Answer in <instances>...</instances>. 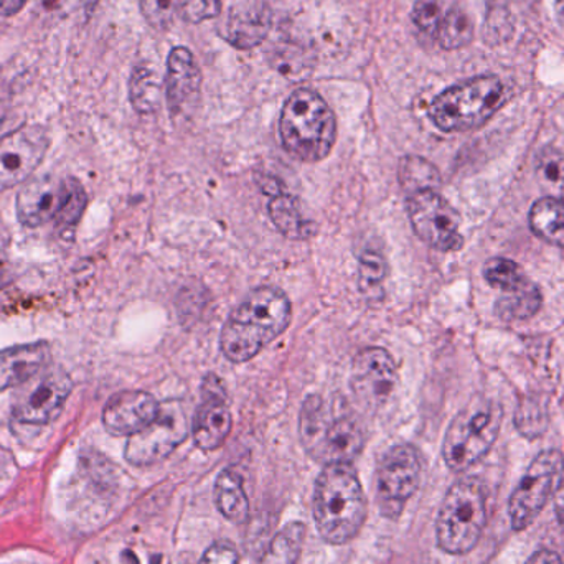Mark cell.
<instances>
[{"label": "cell", "mask_w": 564, "mask_h": 564, "mask_svg": "<svg viewBox=\"0 0 564 564\" xmlns=\"http://www.w3.org/2000/svg\"><path fill=\"white\" fill-rule=\"evenodd\" d=\"M299 436L305 453L324 464H351L365 446L358 417L340 401L312 394L302 404Z\"/></svg>", "instance_id": "7a4b0ae2"}, {"label": "cell", "mask_w": 564, "mask_h": 564, "mask_svg": "<svg viewBox=\"0 0 564 564\" xmlns=\"http://www.w3.org/2000/svg\"><path fill=\"white\" fill-rule=\"evenodd\" d=\"M525 564H563V560L558 553L552 552V550H540V552L533 553Z\"/></svg>", "instance_id": "8d00e7d4"}, {"label": "cell", "mask_w": 564, "mask_h": 564, "mask_svg": "<svg viewBox=\"0 0 564 564\" xmlns=\"http://www.w3.org/2000/svg\"><path fill=\"white\" fill-rule=\"evenodd\" d=\"M314 520L318 535L330 545H345L367 520V497L351 464L325 466L315 480Z\"/></svg>", "instance_id": "3957f363"}, {"label": "cell", "mask_w": 564, "mask_h": 564, "mask_svg": "<svg viewBox=\"0 0 564 564\" xmlns=\"http://www.w3.org/2000/svg\"><path fill=\"white\" fill-rule=\"evenodd\" d=\"M139 6L149 25L165 30L174 23L175 17L181 15L184 0H139Z\"/></svg>", "instance_id": "1f68e13d"}, {"label": "cell", "mask_w": 564, "mask_h": 564, "mask_svg": "<svg viewBox=\"0 0 564 564\" xmlns=\"http://www.w3.org/2000/svg\"><path fill=\"white\" fill-rule=\"evenodd\" d=\"M161 404L148 391L129 390L109 398L102 424L112 436H132L158 417Z\"/></svg>", "instance_id": "ac0fdd59"}, {"label": "cell", "mask_w": 564, "mask_h": 564, "mask_svg": "<svg viewBox=\"0 0 564 564\" xmlns=\"http://www.w3.org/2000/svg\"><path fill=\"white\" fill-rule=\"evenodd\" d=\"M540 187L550 198L564 202V154L556 149L540 152L535 164Z\"/></svg>", "instance_id": "f1b7e54d"}, {"label": "cell", "mask_w": 564, "mask_h": 564, "mask_svg": "<svg viewBox=\"0 0 564 564\" xmlns=\"http://www.w3.org/2000/svg\"><path fill=\"white\" fill-rule=\"evenodd\" d=\"M517 426H519L520 433L530 437V440L542 436L546 427L545 411L540 410L539 404H523L522 410L519 411V416H517Z\"/></svg>", "instance_id": "836d02e7"}, {"label": "cell", "mask_w": 564, "mask_h": 564, "mask_svg": "<svg viewBox=\"0 0 564 564\" xmlns=\"http://www.w3.org/2000/svg\"><path fill=\"white\" fill-rule=\"evenodd\" d=\"M48 148V132L42 126H20L7 132L0 139V192L25 184Z\"/></svg>", "instance_id": "5bb4252c"}, {"label": "cell", "mask_w": 564, "mask_h": 564, "mask_svg": "<svg viewBox=\"0 0 564 564\" xmlns=\"http://www.w3.org/2000/svg\"><path fill=\"white\" fill-rule=\"evenodd\" d=\"M215 502L225 519L241 525L250 517V500L245 490L243 479L234 469L221 470L215 484Z\"/></svg>", "instance_id": "44dd1931"}, {"label": "cell", "mask_w": 564, "mask_h": 564, "mask_svg": "<svg viewBox=\"0 0 564 564\" xmlns=\"http://www.w3.org/2000/svg\"><path fill=\"white\" fill-rule=\"evenodd\" d=\"M436 36L444 50H459L469 45L474 39V23L469 13L460 7H453L443 17Z\"/></svg>", "instance_id": "83f0119b"}, {"label": "cell", "mask_w": 564, "mask_h": 564, "mask_svg": "<svg viewBox=\"0 0 564 564\" xmlns=\"http://www.w3.org/2000/svg\"><path fill=\"white\" fill-rule=\"evenodd\" d=\"M162 91H164V86H162L158 73L145 68V66L134 69L131 83H129V98H131L135 111L141 115H151V112L158 111L162 101Z\"/></svg>", "instance_id": "cb8c5ba5"}, {"label": "cell", "mask_w": 564, "mask_h": 564, "mask_svg": "<svg viewBox=\"0 0 564 564\" xmlns=\"http://www.w3.org/2000/svg\"><path fill=\"white\" fill-rule=\"evenodd\" d=\"M555 510L558 522L562 523L564 530V480L560 484L558 490H556Z\"/></svg>", "instance_id": "f35d334b"}, {"label": "cell", "mask_w": 564, "mask_h": 564, "mask_svg": "<svg viewBox=\"0 0 564 564\" xmlns=\"http://www.w3.org/2000/svg\"><path fill=\"white\" fill-rule=\"evenodd\" d=\"M503 408L499 401L477 397L459 411L447 427L443 444L446 466L464 473L489 454L502 427Z\"/></svg>", "instance_id": "ba28073f"}, {"label": "cell", "mask_w": 564, "mask_h": 564, "mask_svg": "<svg viewBox=\"0 0 564 564\" xmlns=\"http://www.w3.org/2000/svg\"><path fill=\"white\" fill-rule=\"evenodd\" d=\"M400 185L408 195L423 191H437L441 175L426 159L410 155L400 162Z\"/></svg>", "instance_id": "484cf974"}, {"label": "cell", "mask_w": 564, "mask_h": 564, "mask_svg": "<svg viewBox=\"0 0 564 564\" xmlns=\"http://www.w3.org/2000/svg\"><path fill=\"white\" fill-rule=\"evenodd\" d=\"M280 134L289 155L314 164L330 154L337 139V121L318 93L295 89L282 108Z\"/></svg>", "instance_id": "277c9868"}, {"label": "cell", "mask_w": 564, "mask_h": 564, "mask_svg": "<svg viewBox=\"0 0 564 564\" xmlns=\"http://www.w3.org/2000/svg\"><path fill=\"white\" fill-rule=\"evenodd\" d=\"M48 344L17 345L0 350V393L32 380L48 365Z\"/></svg>", "instance_id": "ffe728a7"}, {"label": "cell", "mask_w": 564, "mask_h": 564, "mask_svg": "<svg viewBox=\"0 0 564 564\" xmlns=\"http://www.w3.org/2000/svg\"><path fill=\"white\" fill-rule=\"evenodd\" d=\"M397 384V364L384 348L370 347L358 351L351 364L350 387L361 404L380 406L390 398Z\"/></svg>", "instance_id": "9a60e30c"}, {"label": "cell", "mask_w": 564, "mask_h": 564, "mask_svg": "<svg viewBox=\"0 0 564 564\" xmlns=\"http://www.w3.org/2000/svg\"><path fill=\"white\" fill-rule=\"evenodd\" d=\"M274 227L289 240H307L314 235L311 221L302 217L297 202L284 192H276L268 205Z\"/></svg>", "instance_id": "7402d4cb"}, {"label": "cell", "mask_w": 564, "mask_h": 564, "mask_svg": "<svg viewBox=\"0 0 564 564\" xmlns=\"http://www.w3.org/2000/svg\"><path fill=\"white\" fill-rule=\"evenodd\" d=\"M507 99L499 76L467 79L444 89L430 106V118L444 132H466L486 124Z\"/></svg>", "instance_id": "8992f818"}, {"label": "cell", "mask_w": 564, "mask_h": 564, "mask_svg": "<svg viewBox=\"0 0 564 564\" xmlns=\"http://www.w3.org/2000/svg\"><path fill=\"white\" fill-rule=\"evenodd\" d=\"M406 210L414 234L427 247L444 253L463 248L459 214L437 191L408 195Z\"/></svg>", "instance_id": "7c38bea8"}, {"label": "cell", "mask_w": 564, "mask_h": 564, "mask_svg": "<svg viewBox=\"0 0 564 564\" xmlns=\"http://www.w3.org/2000/svg\"><path fill=\"white\" fill-rule=\"evenodd\" d=\"M86 204L88 195L76 178L30 177L17 194V217L23 227H42L53 220L59 230H69L78 224Z\"/></svg>", "instance_id": "52a82bcc"}, {"label": "cell", "mask_w": 564, "mask_h": 564, "mask_svg": "<svg viewBox=\"0 0 564 564\" xmlns=\"http://www.w3.org/2000/svg\"><path fill=\"white\" fill-rule=\"evenodd\" d=\"M423 474L420 454L410 444L391 447L377 469V502L381 516L397 520L416 494Z\"/></svg>", "instance_id": "8fae6325"}, {"label": "cell", "mask_w": 564, "mask_h": 564, "mask_svg": "<svg viewBox=\"0 0 564 564\" xmlns=\"http://www.w3.org/2000/svg\"><path fill=\"white\" fill-rule=\"evenodd\" d=\"M564 457L560 451H543L530 464L509 502L512 529L523 532L539 519L563 482Z\"/></svg>", "instance_id": "9c48e42d"}, {"label": "cell", "mask_w": 564, "mask_h": 564, "mask_svg": "<svg viewBox=\"0 0 564 564\" xmlns=\"http://www.w3.org/2000/svg\"><path fill=\"white\" fill-rule=\"evenodd\" d=\"M533 234L564 250V202L540 198L530 212Z\"/></svg>", "instance_id": "603a6c76"}, {"label": "cell", "mask_w": 564, "mask_h": 564, "mask_svg": "<svg viewBox=\"0 0 564 564\" xmlns=\"http://www.w3.org/2000/svg\"><path fill=\"white\" fill-rule=\"evenodd\" d=\"M45 2V6L48 7V9H56V7L62 6L63 0H43Z\"/></svg>", "instance_id": "b9f144b4"}, {"label": "cell", "mask_w": 564, "mask_h": 564, "mask_svg": "<svg viewBox=\"0 0 564 564\" xmlns=\"http://www.w3.org/2000/svg\"><path fill=\"white\" fill-rule=\"evenodd\" d=\"M191 421L181 401L161 404L158 417L144 430L129 436L126 460L132 466L148 467L167 459L191 434Z\"/></svg>", "instance_id": "30bf717a"}, {"label": "cell", "mask_w": 564, "mask_h": 564, "mask_svg": "<svg viewBox=\"0 0 564 564\" xmlns=\"http://www.w3.org/2000/svg\"><path fill=\"white\" fill-rule=\"evenodd\" d=\"M291 301L273 285L251 291L221 328L220 347L234 364H247L284 334L291 324Z\"/></svg>", "instance_id": "6da1fadb"}, {"label": "cell", "mask_w": 564, "mask_h": 564, "mask_svg": "<svg viewBox=\"0 0 564 564\" xmlns=\"http://www.w3.org/2000/svg\"><path fill=\"white\" fill-rule=\"evenodd\" d=\"M198 564H240L237 546L228 542L214 543L202 556Z\"/></svg>", "instance_id": "d590c367"}, {"label": "cell", "mask_w": 564, "mask_h": 564, "mask_svg": "<svg viewBox=\"0 0 564 564\" xmlns=\"http://www.w3.org/2000/svg\"><path fill=\"white\" fill-rule=\"evenodd\" d=\"M542 307V292L536 285L516 295H503L497 302V314L506 321H525Z\"/></svg>", "instance_id": "f546056e"}, {"label": "cell", "mask_w": 564, "mask_h": 564, "mask_svg": "<svg viewBox=\"0 0 564 564\" xmlns=\"http://www.w3.org/2000/svg\"><path fill=\"white\" fill-rule=\"evenodd\" d=\"M556 17L564 26V0H555Z\"/></svg>", "instance_id": "60d3db41"}, {"label": "cell", "mask_w": 564, "mask_h": 564, "mask_svg": "<svg viewBox=\"0 0 564 564\" xmlns=\"http://www.w3.org/2000/svg\"><path fill=\"white\" fill-rule=\"evenodd\" d=\"M486 525V486L476 477L457 480L437 513V546L447 555H467L479 545Z\"/></svg>", "instance_id": "5b68a950"}, {"label": "cell", "mask_w": 564, "mask_h": 564, "mask_svg": "<svg viewBox=\"0 0 564 564\" xmlns=\"http://www.w3.org/2000/svg\"><path fill=\"white\" fill-rule=\"evenodd\" d=\"M221 0H184L181 15L185 22L202 23L220 15Z\"/></svg>", "instance_id": "e575fe53"}, {"label": "cell", "mask_w": 564, "mask_h": 564, "mask_svg": "<svg viewBox=\"0 0 564 564\" xmlns=\"http://www.w3.org/2000/svg\"><path fill=\"white\" fill-rule=\"evenodd\" d=\"M413 22L426 35H437L443 22L440 0H416L413 7Z\"/></svg>", "instance_id": "d6a6232c"}, {"label": "cell", "mask_w": 564, "mask_h": 564, "mask_svg": "<svg viewBox=\"0 0 564 564\" xmlns=\"http://www.w3.org/2000/svg\"><path fill=\"white\" fill-rule=\"evenodd\" d=\"M9 124H10L9 109H7L6 106L0 105V139H2L3 135L7 134V132H10Z\"/></svg>", "instance_id": "ab89813d"}, {"label": "cell", "mask_w": 564, "mask_h": 564, "mask_svg": "<svg viewBox=\"0 0 564 564\" xmlns=\"http://www.w3.org/2000/svg\"><path fill=\"white\" fill-rule=\"evenodd\" d=\"M484 278L492 288L506 292V295L519 294L533 285V282L523 273L522 268L516 261L507 260V258H492L487 261L486 268H484Z\"/></svg>", "instance_id": "4316f807"}, {"label": "cell", "mask_w": 564, "mask_h": 564, "mask_svg": "<svg viewBox=\"0 0 564 564\" xmlns=\"http://www.w3.org/2000/svg\"><path fill=\"white\" fill-rule=\"evenodd\" d=\"M17 397L13 416L23 424L43 426L62 414L73 390L72 377L62 367H46Z\"/></svg>", "instance_id": "4fadbf2b"}, {"label": "cell", "mask_w": 564, "mask_h": 564, "mask_svg": "<svg viewBox=\"0 0 564 564\" xmlns=\"http://www.w3.org/2000/svg\"><path fill=\"white\" fill-rule=\"evenodd\" d=\"M202 394L204 400L192 421V436L198 449L210 453L224 446L234 420L220 378L208 375L202 383Z\"/></svg>", "instance_id": "2e32d148"}, {"label": "cell", "mask_w": 564, "mask_h": 564, "mask_svg": "<svg viewBox=\"0 0 564 564\" xmlns=\"http://www.w3.org/2000/svg\"><path fill=\"white\" fill-rule=\"evenodd\" d=\"M26 0H0V15H15L17 12L23 9Z\"/></svg>", "instance_id": "74e56055"}, {"label": "cell", "mask_w": 564, "mask_h": 564, "mask_svg": "<svg viewBox=\"0 0 564 564\" xmlns=\"http://www.w3.org/2000/svg\"><path fill=\"white\" fill-rule=\"evenodd\" d=\"M165 99L172 118H188L200 98L202 73L191 50L177 46L167 59Z\"/></svg>", "instance_id": "e0dca14e"}, {"label": "cell", "mask_w": 564, "mask_h": 564, "mask_svg": "<svg viewBox=\"0 0 564 564\" xmlns=\"http://www.w3.org/2000/svg\"><path fill=\"white\" fill-rule=\"evenodd\" d=\"M305 540V525L289 523L271 540L260 564H297Z\"/></svg>", "instance_id": "d4e9b609"}, {"label": "cell", "mask_w": 564, "mask_h": 564, "mask_svg": "<svg viewBox=\"0 0 564 564\" xmlns=\"http://www.w3.org/2000/svg\"><path fill=\"white\" fill-rule=\"evenodd\" d=\"M388 267L384 258L377 251H365L360 258V291L368 297L383 294V281Z\"/></svg>", "instance_id": "4dcf8cb0"}, {"label": "cell", "mask_w": 564, "mask_h": 564, "mask_svg": "<svg viewBox=\"0 0 564 564\" xmlns=\"http://www.w3.org/2000/svg\"><path fill=\"white\" fill-rule=\"evenodd\" d=\"M271 29V10L263 3H237L221 26V35L235 48L251 50L261 45Z\"/></svg>", "instance_id": "d6986e66"}]
</instances>
